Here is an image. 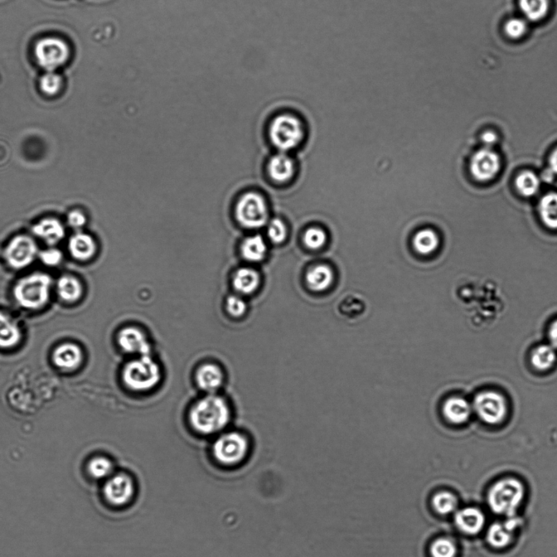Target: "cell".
I'll list each match as a JSON object with an SVG mask.
<instances>
[{
	"label": "cell",
	"instance_id": "6da1fadb",
	"mask_svg": "<svg viewBox=\"0 0 557 557\" xmlns=\"http://www.w3.org/2000/svg\"><path fill=\"white\" fill-rule=\"evenodd\" d=\"M229 405L221 396L208 395L192 407L190 421L194 429L202 434H214L224 429L230 421Z\"/></svg>",
	"mask_w": 557,
	"mask_h": 557
},
{
	"label": "cell",
	"instance_id": "7a4b0ae2",
	"mask_svg": "<svg viewBox=\"0 0 557 557\" xmlns=\"http://www.w3.org/2000/svg\"><path fill=\"white\" fill-rule=\"evenodd\" d=\"M523 484L515 478H505L497 482L488 495L489 505L493 512L507 517L515 516L525 498Z\"/></svg>",
	"mask_w": 557,
	"mask_h": 557
},
{
	"label": "cell",
	"instance_id": "3957f363",
	"mask_svg": "<svg viewBox=\"0 0 557 557\" xmlns=\"http://www.w3.org/2000/svg\"><path fill=\"white\" fill-rule=\"evenodd\" d=\"M52 280L50 275L35 273L19 280L14 288V297L21 307L37 310L45 307L50 297Z\"/></svg>",
	"mask_w": 557,
	"mask_h": 557
},
{
	"label": "cell",
	"instance_id": "277c9868",
	"mask_svg": "<svg viewBox=\"0 0 557 557\" xmlns=\"http://www.w3.org/2000/svg\"><path fill=\"white\" fill-rule=\"evenodd\" d=\"M161 377V368L150 355L138 356L130 361L123 371L125 385L136 391L152 389L159 384Z\"/></svg>",
	"mask_w": 557,
	"mask_h": 557
},
{
	"label": "cell",
	"instance_id": "5b68a950",
	"mask_svg": "<svg viewBox=\"0 0 557 557\" xmlns=\"http://www.w3.org/2000/svg\"><path fill=\"white\" fill-rule=\"evenodd\" d=\"M271 143L276 148L287 152L298 146L303 138L301 121L292 114L284 113L275 116L269 127Z\"/></svg>",
	"mask_w": 557,
	"mask_h": 557
},
{
	"label": "cell",
	"instance_id": "8992f818",
	"mask_svg": "<svg viewBox=\"0 0 557 557\" xmlns=\"http://www.w3.org/2000/svg\"><path fill=\"white\" fill-rule=\"evenodd\" d=\"M268 216V205L264 198L258 193H246L236 203V219L245 229H260L266 224Z\"/></svg>",
	"mask_w": 557,
	"mask_h": 557
},
{
	"label": "cell",
	"instance_id": "52a82bcc",
	"mask_svg": "<svg viewBox=\"0 0 557 557\" xmlns=\"http://www.w3.org/2000/svg\"><path fill=\"white\" fill-rule=\"evenodd\" d=\"M472 410L484 424L498 425L505 421L507 414L505 397L495 391H483L474 397Z\"/></svg>",
	"mask_w": 557,
	"mask_h": 557
},
{
	"label": "cell",
	"instance_id": "ba28073f",
	"mask_svg": "<svg viewBox=\"0 0 557 557\" xmlns=\"http://www.w3.org/2000/svg\"><path fill=\"white\" fill-rule=\"evenodd\" d=\"M248 442L244 435L237 433H227L217 440L214 445L215 456L224 464L241 461L248 451Z\"/></svg>",
	"mask_w": 557,
	"mask_h": 557
},
{
	"label": "cell",
	"instance_id": "9c48e42d",
	"mask_svg": "<svg viewBox=\"0 0 557 557\" xmlns=\"http://www.w3.org/2000/svg\"><path fill=\"white\" fill-rule=\"evenodd\" d=\"M35 51L38 64L50 72L64 64L69 56L66 43L56 38H46L38 42Z\"/></svg>",
	"mask_w": 557,
	"mask_h": 557
},
{
	"label": "cell",
	"instance_id": "30bf717a",
	"mask_svg": "<svg viewBox=\"0 0 557 557\" xmlns=\"http://www.w3.org/2000/svg\"><path fill=\"white\" fill-rule=\"evenodd\" d=\"M37 254V246L31 237L17 236L9 242L4 258L11 268L22 269L30 265Z\"/></svg>",
	"mask_w": 557,
	"mask_h": 557
},
{
	"label": "cell",
	"instance_id": "8fae6325",
	"mask_svg": "<svg viewBox=\"0 0 557 557\" xmlns=\"http://www.w3.org/2000/svg\"><path fill=\"white\" fill-rule=\"evenodd\" d=\"M500 171V159L497 153L490 149H482L474 154L471 172L479 182H489L495 178Z\"/></svg>",
	"mask_w": 557,
	"mask_h": 557
},
{
	"label": "cell",
	"instance_id": "7c38bea8",
	"mask_svg": "<svg viewBox=\"0 0 557 557\" xmlns=\"http://www.w3.org/2000/svg\"><path fill=\"white\" fill-rule=\"evenodd\" d=\"M103 493L106 501L110 505L122 506L132 498L133 484L131 479L126 475H116L106 482Z\"/></svg>",
	"mask_w": 557,
	"mask_h": 557
},
{
	"label": "cell",
	"instance_id": "4fadbf2b",
	"mask_svg": "<svg viewBox=\"0 0 557 557\" xmlns=\"http://www.w3.org/2000/svg\"><path fill=\"white\" fill-rule=\"evenodd\" d=\"M119 345L124 352L138 356H147L151 353V344L146 335L138 328L127 327L118 335Z\"/></svg>",
	"mask_w": 557,
	"mask_h": 557
},
{
	"label": "cell",
	"instance_id": "5bb4252c",
	"mask_svg": "<svg viewBox=\"0 0 557 557\" xmlns=\"http://www.w3.org/2000/svg\"><path fill=\"white\" fill-rule=\"evenodd\" d=\"M521 524L515 516L507 517L505 522L493 524L487 533V540L490 544L496 549H503L511 544L514 532Z\"/></svg>",
	"mask_w": 557,
	"mask_h": 557
},
{
	"label": "cell",
	"instance_id": "9a60e30c",
	"mask_svg": "<svg viewBox=\"0 0 557 557\" xmlns=\"http://www.w3.org/2000/svg\"><path fill=\"white\" fill-rule=\"evenodd\" d=\"M472 405L461 396L449 397L442 407L444 419L454 425L466 424L472 414Z\"/></svg>",
	"mask_w": 557,
	"mask_h": 557
},
{
	"label": "cell",
	"instance_id": "2e32d148",
	"mask_svg": "<svg viewBox=\"0 0 557 557\" xmlns=\"http://www.w3.org/2000/svg\"><path fill=\"white\" fill-rule=\"evenodd\" d=\"M455 524L460 530L468 535H477L486 524L484 513L476 507H466L456 512Z\"/></svg>",
	"mask_w": 557,
	"mask_h": 557
},
{
	"label": "cell",
	"instance_id": "e0dca14e",
	"mask_svg": "<svg viewBox=\"0 0 557 557\" xmlns=\"http://www.w3.org/2000/svg\"><path fill=\"white\" fill-rule=\"evenodd\" d=\"M52 360L60 369L71 370L81 364L83 361V352L75 344H62L53 352Z\"/></svg>",
	"mask_w": 557,
	"mask_h": 557
},
{
	"label": "cell",
	"instance_id": "ac0fdd59",
	"mask_svg": "<svg viewBox=\"0 0 557 557\" xmlns=\"http://www.w3.org/2000/svg\"><path fill=\"white\" fill-rule=\"evenodd\" d=\"M295 172L293 159L287 154H275L270 159L268 164L269 176L278 183H284L290 180Z\"/></svg>",
	"mask_w": 557,
	"mask_h": 557
},
{
	"label": "cell",
	"instance_id": "d6986e66",
	"mask_svg": "<svg viewBox=\"0 0 557 557\" xmlns=\"http://www.w3.org/2000/svg\"><path fill=\"white\" fill-rule=\"evenodd\" d=\"M196 382L200 389L212 394L224 382V374L219 366L206 364L198 368L196 372Z\"/></svg>",
	"mask_w": 557,
	"mask_h": 557
},
{
	"label": "cell",
	"instance_id": "ffe728a7",
	"mask_svg": "<svg viewBox=\"0 0 557 557\" xmlns=\"http://www.w3.org/2000/svg\"><path fill=\"white\" fill-rule=\"evenodd\" d=\"M334 274L327 265H317L310 269L306 275L308 287L313 292H326L332 287Z\"/></svg>",
	"mask_w": 557,
	"mask_h": 557
},
{
	"label": "cell",
	"instance_id": "44dd1931",
	"mask_svg": "<svg viewBox=\"0 0 557 557\" xmlns=\"http://www.w3.org/2000/svg\"><path fill=\"white\" fill-rule=\"evenodd\" d=\"M20 328L8 314L0 312V348H12L20 342Z\"/></svg>",
	"mask_w": 557,
	"mask_h": 557
},
{
	"label": "cell",
	"instance_id": "7402d4cb",
	"mask_svg": "<svg viewBox=\"0 0 557 557\" xmlns=\"http://www.w3.org/2000/svg\"><path fill=\"white\" fill-rule=\"evenodd\" d=\"M32 231L50 245L58 243L65 235L64 227L55 219L42 220L34 226Z\"/></svg>",
	"mask_w": 557,
	"mask_h": 557
},
{
	"label": "cell",
	"instance_id": "603a6c76",
	"mask_svg": "<svg viewBox=\"0 0 557 557\" xmlns=\"http://www.w3.org/2000/svg\"><path fill=\"white\" fill-rule=\"evenodd\" d=\"M261 277L258 271L249 268H240L236 271L233 277V287L237 292L249 295L259 287Z\"/></svg>",
	"mask_w": 557,
	"mask_h": 557
},
{
	"label": "cell",
	"instance_id": "cb8c5ba5",
	"mask_svg": "<svg viewBox=\"0 0 557 557\" xmlns=\"http://www.w3.org/2000/svg\"><path fill=\"white\" fill-rule=\"evenodd\" d=\"M69 250L75 259L85 261L93 258L96 254V245L89 235L79 233L70 240Z\"/></svg>",
	"mask_w": 557,
	"mask_h": 557
},
{
	"label": "cell",
	"instance_id": "d4e9b609",
	"mask_svg": "<svg viewBox=\"0 0 557 557\" xmlns=\"http://www.w3.org/2000/svg\"><path fill=\"white\" fill-rule=\"evenodd\" d=\"M556 359V350L550 344H542L532 352L531 364L535 369L541 372L551 369Z\"/></svg>",
	"mask_w": 557,
	"mask_h": 557
},
{
	"label": "cell",
	"instance_id": "484cf974",
	"mask_svg": "<svg viewBox=\"0 0 557 557\" xmlns=\"http://www.w3.org/2000/svg\"><path fill=\"white\" fill-rule=\"evenodd\" d=\"M266 245L263 237L255 235L246 238L241 245V254L251 263H259L266 254Z\"/></svg>",
	"mask_w": 557,
	"mask_h": 557
},
{
	"label": "cell",
	"instance_id": "4316f807",
	"mask_svg": "<svg viewBox=\"0 0 557 557\" xmlns=\"http://www.w3.org/2000/svg\"><path fill=\"white\" fill-rule=\"evenodd\" d=\"M57 292L64 301L74 303L82 296L83 287L79 280L73 276L64 275L58 280Z\"/></svg>",
	"mask_w": 557,
	"mask_h": 557
},
{
	"label": "cell",
	"instance_id": "83f0119b",
	"mask_svg": "<svg viewBox=\"0 0 557 557\" xmlns=\"http://www.w3.org/2000/svg\"><path fill=\"white\" fill-rule=\"evenodd\" d=\"M521 10L528 20L537 22L549 13V0H519Z\"/></svg>",
	"mask_w": 557,
	"mask_h": 557
},
{
	"label": "cell",
	"instance_id": "f1b7e54d",
	"mask_svg": "<svg viewBox=\"0 0 557 557\" xmlns=\"http://www.w3.org/2000/svg\"><path fill=\"white\" fill-rule=\"evenodd\" d=\"M540 214L542 222L551 229H557V194L549 193L541 198Z\"/></svg>",
	"mask_w": 557,
	"mask_h": 557
},
{
	"label": "cell",
	"instance_id": "f546056e",
	"mask_svg": "<svg viewBox=\"0 0 557 557\" xmlns=\"http://www.w3.org/2000/svg\"><path fill=\"white\" fill-rule=\"evenodd\" d=\"M413 244L419 254L428 255L437 249L439 236L433 230L424 229L415 235Z\"/></svg>",
	"mask_w": 557,
	"mask_h": 557
},
{
	"label": "cell",
	"instance_id": "4dcf8cb0",
	"mask_svg": "<svg viewBox=\"0 0 557 557\" xmlns=\"http://www.w3.org/2000/svg\"><path fill=\"white\" fill-rule=\"evenodd\" d=\"M458 500L452 493L442 491L433 496V507L434 510L440 515H449L456 512Z\"/></svg>",
	"mask_w": 557,
	"mask_h": 557
},
{
	"label": "cell",
	"instance_id": "1f68e13d",
	"mask_svg": "<svg viewBox=\"0 0 557 557\" xmlns=\"http://www.w3.org/2000/svg\"><path fill=\"white\" fill-rule=\"evenodd\" d=\"M516 186L518 191L522 196L530 197L534 196L539 190L540 181L535 174L530 171H525L520 174L516 179Z\"/></svg>",
	"mask_w": 557,
	"mask_h": 557
},
{
	"label": "cell",
	"instance_id": "d6a6232c",
	"mask_svg": "<svg viewBox=\"0 0 557 557\" xmlns=\"http://www.w3.org/2000/svg\"><path fill=\"white\" fill-rule=\"evenodd\" d=\"M87 469L91 477L100 479L110 476L113 471V464L108 458L96 457L90 460Z\"/></svg>",
	"mask_w": 557,
	"mask_h": 557
},
{
	"label": "cell",
	"instance_id": "836d02e7",
	"mask_svg": "<svg viewBox=\"0 0 557 557\" xmlns=\"http://www.w3.org/2000/svg\"><path fill=\"white\" fill-rule=\"evenodd\" d=\"M457 552L456 544L448 537H440L435 540L430 547L432 557H455Z\"/></svg>",
	"mask_w": 557,
	"mask_h": 557
},
{
	"label": "cell",
	"instance_id": "e575fe53",
	"mask_svg": "<svg viewBox=\"0 0 557 557\" xmlns=\"http://www.w3.org/2000/svg\"><path fill=\"white\" fill-rule=\"evenodd\" d=\"M303 240L309 249H319L326 243L327 236L322 229L313 227L305 232Z\"/></svg>",
	"mask_w": 557,
	"mask_h": 557
},
{
	"label": "cell",
	"instance_id": "d590c367",
	"mask_svg": "<svg viewBox=\"0 0 557 557\" xmlns=\"http://www.w3.org/2000/svg\"><path fill=\"white\" fill-rule=\"evenodd\" d=\"M287 229L284 222L278 219L271 220L268 227V238L273 243L280 244L287 239Z\"/></svg>",
	"mask_w": 557,
	"mask_h": 557
},
{
	"label": "cell",
	"instance_id": "8d00e7d4",
	"mask_svg": "<svg viewBox=\"0 0 557 557\" xmlns=\"http://www.w3.org/2000/svg\"><path fill=\"white\" fill-rule=\"evenodd\" d=\"M527 28V23L522 18H512L506 22L505 30L508 37L517 40L525 35Z\"/></svg>",
	"mask_w": 557,
	"mask_h": 557
},
{
	"label": "cell",
	"instance_id": "74e56055",
	"mask_svg": "<svg viewBox=\"0 0 557 557\" xmlns=\"http://www.w3.org/2000/svg\"><path fill=\"white\" fill-rule=\"evenodd\" d=\"M62 84L61 77L52 71L43 75L41 80V87L43 93L48 95H55L60 89Z\"/></svg>",
	"mask_w": 557,
	"mask_h": 557
},
{
	"label": "cell",
	"instance_id": "f35d334b",
	"mask_svg": "<svg viewBox=\"0 0 557 557\" xmlns=\"http://www.w3.org/2000/svg\"><path fill=\"white\" fill-rule=\"evenodd\" d=\"M226 308L231 317H240L246 312L247 306L245 300L240 296H231L226 300Z\"/></svg>",
	"mask_w": 557,
	"mask_h": 557
},
{
	"label": "cell",
	"instance_id": "ab89813d",
	"mask_svg": "<svg viewBox=\"0 0 557 557\" xmlns=\"http://www.w3.org/2000/svg\"><path fill=\"white\" fill-rule=\"evenodd\" d=\"M340 310L343 314H347L348 316H355V314L361 312L363 304L359 300L356 298H347L346 301L342 303Z\"/></svg>",
	"mask_w": 557,
	"mask_h": 557
},
{
	"label": "cell",
	"instance_id": "60d3db41",
	"mask_svg": "<svg viewBox=\"0 0 557 557\" xmlns=\"http://www.w3.org/2000/svg\"><path fill=\"white\" fill-rule=\"evenodd\" d=\"M41 259L43 263L48 266H56L60 263L62 259V254L59 250L51 249L42 252Z\"/></svg>",
	"mask_w": 557,
	"mask_h": 557
},
{
	"label": "cell",
	"instance_id": "b9f144b4",
	"mask_svg": "<svg viewBox=\"0 0 557 557\" xmlns=\"http://www.w3.org/2000/svg\"><path fill=\"white\" fill-rule=\"evenodd\" d=\"M68 222L71 226L79 229L86 224V217L78 210H74L70 212L68 215Z\"/></svg>",
	"mask_w": 557,
	"mask_h": 557
},
{
	"label": "cell",
	"instance_id": "7bdbcfd3",
	"mask_svg": "<svg viewBox=\"0 0 557 557\" xmlns=\"http://www.w3.org/2000/svg\"><path fill=\"white\" fill-rule=\"evenodd\" d=\"M550 345L557 350V319L551 323L549 331Z\"/></svg>",
	"mask_w": 557,
	"mask_h": 557
},
{
	"label": "cell",
	"instance_id": "ee69618b",
	"mask_svg": "<svg viewBox=\"0 0 557 557\" xmlns=\"http://www.w3.org/2000/svg\"><path fill=\"white\" fill-rule=\"evenodd\" d=\"M482 139L484 143L487 145H493L496 143L498 138L495 133L489 131V132L483 133Z\"/></svg>",
	"mask_w": 557,
	"mask_h": 557
},
{
	"label": "cell",
	"instance_id": "f6af8a7d",
	"mask_svg": "<svg viewBox=\"0 0 557 557\" xmlns=\"http://www.w3.org/2000/svg\"><path fill=\"white\" fill-rule=\"evenodd\" d=\"M550 166L551 168V171L557 174V148L555 150V152L551 154L550 159Z\"/></svg>",
	"mask_w": 557,
	"mask_h": 557
}]
</instances>
